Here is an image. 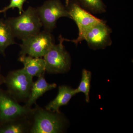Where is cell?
Returning a JSON list of instances; mask_svg holds the SVG:
<instances>
[{
    "label": "cell",
    "instance_id": "cell-1",
    "mask_svg": "<svg viewBox=\"0 0 133 133\" xmlns=\"http://www.w3.org/2000/svg\"><path fill=\"white\" fill-rule=\"evenodd\" d=\"M29 118L31 122L30 133H62L66 127V119L60 112L49 111L37 105Z\"/></svg>",
    "mask_w": 133,
    "mask_h": 133
},
{
    "label": "cell",
    "instance_id": "cell-2",
    "mask_svg": "<svg viewBox=\"0 0 133 133\" xmlns=\"http://www.w3.org/2000/svg\"><path fill=\"white\" fill-rule=\"evenodd\" d=\"M15 38L23 40L41 31L42 24L36 8L29 6L16 17L5 19Z\"/></svg>",
    "mask_w": 133,
    "mask_h": 133
},
{
    "label": "cell",
    "instance_id": "cell-3",
    "mask_svg": "<svg viewBox=\"0 0 133 133\" xmlns=\"http://www.w3.org/2000/svg\"><path fill=\"white\" fill-rule=\"evenodd\" d=\"M33 82V77L23 68L11 71L5 77L6 91L19 103L25 104L28 100Z\"/></svg>",
    "mask_w": 133,
    "mask_h": 133
},
{
    "label": "cell",
    "instance_id": "cell-4",
    "mask_svg": "<svg viewBox=\"0 0 133 133\" xmlns=\"http://www.w3.org/2000/svg\"><path fill=\"white\" fill-rule=\"evenodd\" d=\"M58 44H54L43 57L45 72L50 74L64 73L70 69L71 60L69 52L63 44V37L60 35Z\"/></svg>",
    "mask_w": 133,
    "mask_h": 133
},
{
    "label": "cell",
    "instance_id": "cell-5",
    "mask_svg": "<svg viewBox=\"0 0 133 133\" xmlns=\"http://www.w3.org/2000/svg\"><path fill=\"white\" fill-rule=\"evenodd\" d=\"M19 56L43 57L55 44L51 33L44 30L22 40Z\"/></svg>",
    "mask_w": 133,
    "mask_h": 133
},
{
    "label": "cell",
    "instance_id": "cell-6",
    "mask_svg": "<svg viewBox=\"0 0 133 133\" xmlns=\"http://www.w3.org/2000/svg\"><path fill=\"white\" fill-rule=\"evenodd\" d=\"M36 9L44 30L50 33L56 28L59 18L71 19L66 6L60 0H47Z\"/></svg>",
    "mask_w": 133,
    "mask_h": 133
},
{
    "label": "cell",
    "instance_id": "cell-7",
    "mask_svg": "<svg viewBox=\"0 0 133 133\" xmlns=\"http://www.w3.org/2000/svg\"><path fill=\"white\" fill-rule=\"evenodd\" d=\"M66 7L71 19L74 20L78 26L79 33L78 37L76 39L71 40L63 38L64 41L72 42L77 45L79 43L84 41L87 31L102 20L81 8L75 0H70Z\"/></svg>",
    "mask_w": 133,
    "mask_h": 133
},
{
    "label": "cell",
    "instance_id": "cell-8",
    "mask_svg": "<svg viewBox=\"0 0 133 133\" xmlns=\"http://www.w3.org/2000/svg\"><path fill=\"white\" fill-rule=\"evenodd\" d=\"M33 108L22 106L6 90L0 88V124L23 117H29Z\"/></svg>",
    "mask_w": 133,
    "mask_h": 133
},
{
    "label": "cell",
    "instance_id": "cell-9",
    "mask_svg": "<svg viewBox=\"0 0 133 133\" xmlns=\"http://www.w3.org/2000/svg\"><path fill=\"white\" fill-rule=\"evenodd\" d=\"M112 32V29L107 24V22L102 20L87 31L84 40L86 41L91 49H103L112 45L111 35Z\"/></svg>",
    "mask_w": 133,
    "mask_h": 133
},
{
    "label": "cell",
    "instance_id": "cell-10",
    "mask_svg": "<svg viewBox=\"0 0 133 133\" xmlns=\"http://www.w3.org/2000/svg\"><path fill=\"white\" fill-rule=\"evenodd\" d=\"M18 61L23 65V70L31 77H37L45 72V63L43 57H34L30 56H19Z\"/></svg>",
    "mask_w": 133,
    "mask_h": 133
},
{
    "label": "cell",
    "instance_id": "cell-11",
    "mask_svg": "<svg viewBox=\"0 0 133 133\" xmlns=\"http://www.w3.org/2000/svg\"><path fill=\"white\" fill-rule=\"evenodd\" d=\"M44 75L45 74L39 76L37 80L33 82L29 98L24 105L27 107L31 108L33 105L36 104L37 100L45 92L57 87V84L55 83H48L45 79Z\"/></svg>",
    "mask_w": 133,
    "mask_h": 133
},
{
    "label": "cell",
    "instance_id": "cell-12",
    "mask_svg": "<svg viewBox=\"0 0 133 133\" xmlns=\"http://www.w3.org/2000/svg\"><path fill=\"white\" fill-rule=\"evenodd\" d=\"M76 94L75 89L67 85L59 86L56 97L48 103L45 108L49 111L59 112L60 107L67 105L71 98Z\"/></svg>",
    "mask_w": 133,
    "mask_h": 133
},
{
    "label": "cell",
    "instance_id": "cell-13",
    "mask_svg": "<svg viewBox=\"0 0 133 133\" xmlns=\"http://www.w3.org/2000/svg\"><path fill=\"white\" fill-rule=\"evenodd\" d=\"M30 127L29 117H23L0 124V133H30Z\"/></svg>",
    "mask_w": 133,
    "mask_h": 133
},
{
    "label": "cell",
    "instance_id": "cell-14",
    "mask_svg": "<svg viewBox=\"0 0 133 133\" xmlns=\"http://www.w3.org/2000/svg\"><path fill=\"white\" fill-rule=\"evenodd\" d=\"M15 37L5 19H0V54L5 56V50L10 45L15 44Z\"/></svg>",
    "mask_w": 133,
    "mask_h": 133
},
{
    "label": "cell",
    "instance_id": "cell-15",
    "mask_svg": "<svg viewBox=\"0 0 133 133\" xmlns=\"http://www.w3.org/2000/svg\"><path fill=\"white\" fill-rule=\"evenodd\" d=\"M81 8L92 14L106 12L107 6L102 0H75Z\"/></svg>",
    "mask_w": 133,
    "mask_h": 133
},
{
    "label": "cell",
    "instance_id": "cell-16",
    "mask_svg": "<svg viewBox=\"0 0 133 133\" xmlns=\"http://www.w3.org/2000/svg\"><path fill=\"white\" fill-rule=\"evenodd\" d=\"M91 73L90 71L84 69L82 71V78L79 85L75 91L76 94L83 92L85 96L87 102L89 101V93L90 89V83Z\"/></svg>",
    "mask_w": 133,
    "mask_h": 133
},
{
    "label": "cell",
    "instance_id": "cell-17",
    "mask_svg": "<svg viewBox=\"0 0 133 133\" xmlns=\"http://www.w3.org/2000/svg\"><path fill=\"white\" fill-rule=\"evenodd\" d=\"M28 0H10L9 5L2 9L0 10V13H5L10 9L17 8L19 10V14H21L24 11L23 9V4Z\"/></svg>",
    "mask_w": 133,
    "mask_h": 133
},
{
    "label": "cell",
    "instance_id": "cell-18",
    "mask_svg": "<svg viewBox=\"0 0 133 133\" xmlns=\"http://www.w3.org/2000/svg\"><path fill=\"white\" fill-rule=\"evenodd\" d=\"M5 77L2 73L1 67L0 65V88L3 84H5Z\"/></svg>",
    "mask_w": 133,
    "mask_h": 133
},
{
    "label": "cell",
    "instance_id": "cell-19",
    "mask_svg": "<svg viewBox=\"0 0 133 133\" xmlns=\"http://www.w3.org/2000/svg\"><path fill=\"white\" fill-rule=\"evenodd\" d=\"M70 0H65V6H66L69 4Z\"/></svg>",
    "mask_w": 133,
    "mask_h": 133
}]
</instances>
